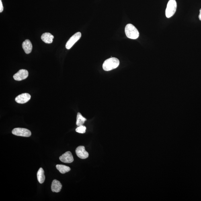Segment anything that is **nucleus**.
<instances>
[{"label":"nucleus","mask_w":201,"mask_h":201,"mask_svg":"<svg viewBox=\"0 0 201 201\" xmlns=\"http://www.w3.org/2000/svg\"><path fill=\"white\" fill-rule=\"evenodd\" d=\"M119 60L115 58H108L103 64V68L105 71H108L116 69L119 65Z\"/></svg>","instance_id":"f257e3e1"},{"label":"nucleus","mask_w":201,"mask_h":201,"mask_svg":"<svg viewBox=\"0 0 201 201\" xmlns=\"http://www.w3.org/2000/svg\"><path fill=\"white\" fill-rule=\"evenodd\" d=\"M125 32L126 36L131 39H136L139 36L137 29L132 24H129L126 25Z\"/></svg>","instance_id":"f03ea898"},{"label":"nucleus","mask_w":201,"mask_h":201,"mask_svg":"<svg viewBox=\"0 0 201 201\" xmlns=\"http://www.w3.org/2000/svg\"><path fill=\"white\" fill-rule=\"evenodd\" d=\"M177 7V3L175 0H169L165 11L166 16L168 18L173 16L176 12Z\"/></svg>","instance_id":"7ed1b4c3"},{"label":"nucleus","mask_w":201,"mask_h":201,"mask_svg":"<svg viewBox=\"0 0 201 201\" xmlns=\"http://www.w3.org/2000/svg\"><path fill=\"white\" fill-rule=\"evenodd\" d=\"M12 133L15 135L22 137H29L32 135L30 131L27 128H16L12 131Z\"/></svg>","instance_id":"20e7f679"},{"label":"nucleus","mask_w":201,"mask_h":201,"mask_svg":"<svg viewBox=\"0 0 201 201\" xmlns=\"http://www.w3.org/2000/svg\"><path fill=\"white\" fill-rule=\"evenodd\" d=\"M81 37V33L80 32H78L72 36L68 41L66 45V48L67 49H70L71 48L73 45Z\"/></svg>","instance_id":"39448f33"},{"label":"nucleus","mask_w":201,"mask_h":201,"mask_svg":"<svg viewBox=\"0 0 201 201\" xmlns=\"http://www.w3.org/2000/svg\"><path fill=\"white\" fill-rule=\"evenodd\" d=\"M28 76V72L25 69H21L13 76V79L17 81H20L26 79Z\"/></svg>","instance_id":"423d86ee"},{"label":"nucleus","mask_w":201,"mask_h":201,"mask_svg":"<svg viewBox=\"0 0 201 201\" xmlns=\"http://www.w3.org/2000/svg\"><path fill=\"white\" fill-rule=\"evenodd\" d=\"M76 153L78 157L82 159L87 158L89 157V153L86 151L84 146H79L76 149Z\"/></svg>","instance_id":"0eeeda50"},{"label":"nucleus","mask_w":201,"mask_h":201,"mask_svg":"<svg viewBox=\"0 0 201 201\" xmlns=\"http://www.w3.org/2000/svg\"><path fill=\"white\" fill-rule=\"evenodd\" d=\"M59 159L60 161L66 163H71L74 161L73 154L70 151L66 152L60 156Z\"/></svg>","instance_id":"6e6552de"},{"label":"nucleus","mask_w":201,"mask_h":201,"mask_svg":"<svg viewBox=\"0 0 201 201\" xmlns=\"http://www.w3.org/2000/svg\"><path fill=\"white\" fill-rule=\"evenodd\" d=\"M31 95L28 93H22L16 97L15 100L19 104H24L30 100Z\"/></svg>","instance_id":"1a4fd4ad"},{"label":"nucleus","mask_w":201,"mask_h":201,"mask_svg":"<svg viewBox=\"0 0 201 201\" xmlns=\"http://www.w3.org/2000/svg\"><path fill=\"white\" fill-rule=\"evenodd\" d=\"M22 47L25 52L27 54H30L32 51L33 46L32 43L29 40H26L23 42Z\"/></svg>","instance_id":"9d476101"},{"label":"nucleus","mask_w":201,"mask_h":201,"mask_svg":"<svg viewBox=\"0 0 201 201\" xmlns=\"http://www.w3.org/2000/svg\"><path fill=\"white\" fill-rule=\"evenodd\" d=\"M62 186L61 183L59 181L56 180V179H54L52 182V190L53 192H59L61 190Z\"/></svg>","instance_id":"9b49d317"},{"label":"nucleus","mask_w":201,"mask_h":201,"mask_svg":"<svg viewBox=\"0 0 201 201\" xmlns=\"http://www.w3.org/2000/svg\"><path fill=\"white\" fill-rule=\"evenodd\" d=\"M54 36L50 33H44L41 36V39L46 43L50 44L53 42Z\"/></svg>","instance_id":"f8f14e48"},{"label":"nucleus","mask_w":201,"mask_h":201,"mask_svg":"<svg viewBox=\"0 0 201 201\" xmlns=\"http://www.w3.org/2000/svg\"><path fill=\"white\" fill-rule=\"evenodd\" d=\"M37 177L38 182L40 184H42L44 182L45 179V176L44 175V171L43 169L42 168L39 169L37 173Z\"/></svg>","instance_id":"ddd939ff"},{"label":"nucleus","mask_w":201,"mask_h":201,"mask_svg":"<svg viewBox=\"0 0 201 201\" xmlns=\"http://www.w3.org/2000/svg\"><path fill=\"white\" fill-rule=\"evenodd\" d=\"M56 168L62 173H65L71 171V168L69 167L63 165H57Z\"/></svg>","instance_id":"4468645a"},{"label":"nucleus","mask_w":201,"mask_h":201,"mask_svg":"<svg viewBox=\"0 0 201 201\" xmlns=\"http://www.w3.org/2000/svg\"><path fill=\"white\" fill-rule=\"evenodd\" d=\"M86 120V118H84L80 113H78L77 122H76V124L77 126H79L83 125Z\"/></svg>","instance_id":"2eb2a0df"},{"label":"nucleus","mask_w":201,"mask_h":201,"mask_svg":"<svg viewBox=\"0 0 201 201\" xmlns=\"http://www.w3.org/2000/svg\"><path fill=\"white\" fill-rule=\"evenodd\" d=\"M86 128L85 126L82 125L78 126L76 129V131L80 133H84L86 132Z\"/></svg>","instance_id":"dca6fc26"},{"label":"nucleus","mask_w":201,"mask_h":201,"mask_svg":"<svg viewBox=\"0 0 201 201\" xmlns=\"http://www.w3.org/2000/svg\"><path fill=\"white\" fill-rule=\"evenodd\" d=\"M3 7L2 3L1 0H0V13H2L3 11Z\"/></svg>","instance_id":"f3484780"},{"label":"nucleus","mask_w":201,"mask_h":201,"mask_svg":"<svg viewBox=\"0 0 201 201\" xmlns=\"http://www.w3.org/2000/svg\"><path fill=\"white\" fill-rule=\"evenodd\" d=\"M198 18L201 21V9H200V14L199 15Z\"/></svg>","instance_id":"a211bd4d"}]
</instances>
